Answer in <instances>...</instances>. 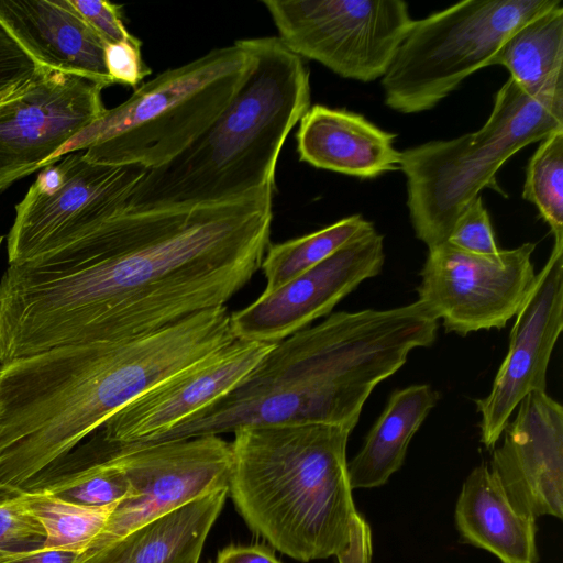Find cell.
<instances>
[{"label": "cell", "instance_id": "6da1fadb", "mask_svg": "<svg viewBox=\"0 0 563 563\" xmlns=\"http://www.w3.org/2000/svg\"><path fill=\"white\" fill-rule=\"evenodd\" d=\"M272 188L194 207L123 210L0 279V363L141 336L224 307L269 246Z\"/></svg>", "mask_w": 563, "mask_h": 563}, {"label": "cell", "instance_id": "7a4b0ae2", "mask_svg": "<svg viewBox=\"0 0 563 563\" xmlns=\"http://www.w3.org/2000/svg\"><path fill=\"white\" fill-rule=\"evenodd\" d=\"M233 340L220 307L133 339L0 364V485L21 489L131 401Z\"/></svg>", "mask_w": 563, "mask_h": 563}, {"label": "cell", "instance_id": "3957f363", "mask_svg": "<svg viewBox=\"0 0 563 563\" xmlns=\"http://www.w3.org/2000/svg\"><path fill=\"white\" fill-rule=\"evenodd\" d=\"M438 327L419 301L331 313L276 343L236 387L146 444L256 426L323 423L353 431L374 388L412 350L432 345Z\"/></svg>", "mask_w": 563, "mask_h": 563}, {"label": "cell", "instance_id": "277c9868", "mask_svg": "<svg viewBox=\"0 0 563 563\" xmlns=\"http://www.w3.org/2000/svg\"><path fill=\"white\" fill-rule=\"evenodd\" d=\"M351 432L323 423L234 431L229 493L250 529L301 562L372 563V530L347 473Z\"/></svg>", "mask_w": 563, "mask_h": 563}, {"label": "cell", "instance_id": "5b68a950", "mask_svg": "<svg viewBox=\"0 0 563 563\" xmlns=\"http://www.w3.org/2000/svg\"><path fill=\"white\" fill-rule=\"evenodd\" d=\"M242 41L250 64L232 99L183 152L145 172L125 210L218 203L274 189L283 145L310 108V74L277 36Z\"/></svg>", "mask_w": 563, "mask_h": 563}, {"label": "cell", "instance_id": "8992f818", "mask_svg": "<svg viewBox=\"0 0 563 563\" xmlns=\"http://www.w3.org/2000/svg\"><path fill=\"white\" fill-rule=\"evenodd\" d=\"M243 41L158 74L74 135L43 167L81 152L89 162L157 168L191 144L222 112L249 69Z\"/></svg>", "mask_w": 563, "mask_h": 563}, {"label": "cell", "instance_id": "52a82bcc", "mask_svg": "<svg viewBox=\"0 0 563 563\" xmlns=\"http://www.w3.org/2000/svg\"><path fill=\"white\" fill-rule=\"evenodd\" d=\"M561 129L563 92L531 96L508 78L481 129L400 152L416 236L428 249L446 242L459 216L484 188L500 191L496 174L514 154Z\"/></svg>", "mask_w": 563, "mask_h": 563}, {"label": "cell", "instance_id": "ba28073f", "mask_svg": "<svg viewBox=\"0 0 563 563\" xmlns=\"http://www.w3.org/2000/svg\"><path fill=\"white\" fill-rule=\"evenodd\" d=\"M560 0H465L413 20L382 77L400 113L435 107L471 74L493 65L510 35Z\"/></svg>", "mask_w": 563, "mask_h": 563}, {"label": "cell", "instance_id": "9c48e42d", "mask_svg": "<svg viewBox=\"0 0 563 563\" xmlns=\"http://www.w3.org/2000/svg\"><path fill=\"white\" fill-rule=\"evenodd\" d=\"M104 461L122 468L131 495L117 504L79 560L157 517L229 487L232 452L231 443L219 435L135 446L109 445L88 437L55 463L51 473L66 474Z\"/></svg>", "mask_w": 563, "mask_h": 563}, {"label": "cell", "instance_id": "30bf717a", "mask_svg": "<svg viewBox=\"0 0 563 563\" xmlns=\"http://www.w3.org/2000/svg\"><path fill=\"white\" fill-rule=\"evenodd\" d=\"M280 42L347 79L382 78L413 20L401 0H264Z\"/></svg>", "mask_w": 563, "mask_h": 563}, {"label": "cell", "instance_id": "8fae6325", "mask_svg": "<svg viewBox=\"0 0 563 563\" xmlns=\"http://www.w3.org/2000/svg\"><path fill=\"white\" fill-rule=\"evenodd\" d=\"M146 169L89 162L85 152L42 169L8 234V262L20 263L64 245L125 209Z\"/></svg>", "mask_w": 563, "mask_h": 563}, {"label": "cell", "instance_id": "7c38bea8", "mask_svg": "<svg viewBox=\"0 0 563 563\" xmlns=\"http://www.w3.org/2000/svg\"><path fill=\"white\" fill-rule=\"evenodd\" d=\"M534 243L482 255L448 242L429 249L417 287L418 300L446 332L505 328L536 278Z\"/></svg>", "mask_w": 563, "mask_h": 563}, {"label": "cell", "instance_id": "4fadbf2b", "mask_svg": "<svg viewBox=\"0 0 563 563\" xmlns=\"http://www.w3.org/2000/svg\"><path fill=\"white\" fill-rule=\"evenodd\" d=\"M102 87L41 67L0 102V190L38 168L106 110Z\"/></svg>", "mask_w": 563, "mask_h": 563}, {"label": "cell", "instance_id": "5bb4252c", "mask_svg": "<svg viewBox=\"0 0 563 563\" xmlns=\"http://www.w3.org/2000/svg\"><path fill=\"white\" fill-rule=\"evenodd\" d=\"M384 236L375 229L279 288L230 314L235 339L276 344L332 309L365 279L382 272Z\"/></svg>", "mask_w": 563, "mask_h": 563}, {"label": "cell", "instance_id": "9a60e30c", "mask_svg": "<svg viewBox=\"0 0 563 563\" xmlns=\"http://www.w3.org/2000/svg\"><path fill=\"white\" fill-rule=\"evenodd\" d=\"M515 317L508 351L490 391L475 400L486 449L495 448L520 401L547 388L549 362L563 329V244L554 243Z\"/></svg>", "mask_w": 563, "mask_h": 563}, {"label": "cell", "instance_id": "2e32d148", "mask_svg": "<svg viewBox=\"0 0 563 563\" xmlns=\"http://www.w3.org/2000/svg\"><path fill=\"white\" fill-rule=\"evenodd\" d=\"M275 344L234 339L131 401L89 437L109 445H142L228 394Z\"/></svg>", "mask_w": 563, "mask_h": 563}, {"label": "cell", "instance_id": "e0dca14e", "mask_svg": "<svg viewBox=\"0 0 563 563\" xmlns=\"http://www.w3.org/2000/svg\"><path fill=\"white\" fill-rule=\"evenodd\" d=\"M516 409L489 471L519 514L562 519L563 408L545 390H534Z\"/></svg>", "mask_w": 563, "mask_h": 563}, {"label": "cell", "instance_id": "ac0fdd59", "mask_svg": "<svg viewBox=\"0 0 563 563\" xmlns=\"http://www.w3.org/2000/svg\"><path fill=\"white\" fill-rule=\"evenodd\" d=\"M0 24L40 66L113 85L106 44L70 0H0Z\"/></svg>", "mask_w": 563, "mask_h": 563}, {"label": "cell", "instance_id": "d6986e66", "mask_svg": "<svg viewBox=\"0 0 563 563\" xmlns=\"http://www.w3.org/2000/svg\"><path fill=\"white\" fill-rule=\"evenodd\" d=\"M396 137L361 114L316 104L299 121L297 151L300 161L317 168L374 178L399 169Z\"/></svg>", "mask_w": 563, "mask_h": 563}, {"label": "cell", "instance_id": "ffe728a7", "mask_svg": "<svg viewBox=\"0 0 563 563\" xmlns=\"http://www.w3.org/2000/svg\"><path fill=\"white\" fill-rule=\"evenodd\" d=\"M454 519L462 540L484 549L501 563H538L536 519L519 514L482 463L467 475Z\"/></svg>", "mask_w": 563, "mask_h": 563}, {"label": "cell", "instance_id": "44dd1931", "mask_svg": "<svg viewBox=\"0 0 563 563\" xmlns=\"http://www.w3.org/2000/svg\"><path fill=\"white\" fill-rule=\"evenodd\" d=\"M229 487L151 520L78 563H195L221 512Z\"/></svg>", "mask_w": 563, "mask_h": 563}, {"label": "cell", "instance_id": "7402d4cb", "mask_svg": "<svg viewBox=\"0 0 563 563\" xmlns=\"http://www.w3.org/2000/svg\"><path fill=\"white\" fill-rule=\"evenodd\" d=\"M439 398L428 384L410 385L389 396L363 446L347 463L352 489L379 487L401 467L411 439Z\"/></svg>", "mask_w": 563, "mask_h": 563}, {"label": "cell", "instance_id": "603a6c76", "mask_svg": "<svg viewBox=\"0 0 563 563\" xmlns=\"http://www.w3.org/2000/svg\"><path fill=\"white\" fill-rule=\"evenodd\" d=\"M531 96L563 92V7L561 1L526 22L493 60Z\"/></svg>", "mask_w": 563, "mask_h": 563}, {"label": "cell", "instance_id": "cb8c5ba5", "mask_svg": "<svg viewBox=\"0 0 563 563\" xmlns=\"http://www.w3.org/2000/svg\"><path fill=\"white\" fill-rule=\"evenodd\" d=\"M374 229L371 221L353 214L307 235L269 244L261 264L266 279L264 292L279 288Z\"/></svg>", "mask_w": 563, "mask_h": 563}, {"label": "cell", "instance_id": "d4e9b609", "mask_svg": "<svg viewBox=\"0 0 563 563\" xmlns=\"http://www.w3.org/2000/svg\"><path fill=\"white\" fill-rule=\"evenodd\" d=\"M22 492L27 510L46 531L44 548L74 550L80 554L103 530L117 506H81L45 493Z\"/></svg>", "mask_w": 563, "mask_h": 563}, {"label": "cell", "instance_id": "484cf974", "mask_svg": "<svg viewBox=\"0 0 563 563\" xmlns=\"http://www.w3.org/2000/svg\"><path fill=\"white\" fill-rule=\"evenodd\" d=\"M21 490L45 493L76 505L102 507L129 497L131 485L122 468L104 461L66 474L36 477Z\"/></svg>", "mask_w": 563, "mask_h": 563}, {"label": "cell", "instance_id": "4316f807", "mask_svg": "<svg viewBox=\"0 0 563 563\" xmlns=\"http://www.w3.org/2000/svg\"><path fill=\"white\" fill-rule=\"evenodd\" d=\"M522 197L550 225L555 244H563V129L542 140L527 168Z\"/></svg>", "mask_w": 563, "mask_h": 563}, {"label": "cell", "instance_id": "83f0119b", "mask_svg": "<svg viewBox=\"0 0 563 563\" xmlns=\"http://www.w3.org/2000/svg\"><path fill=\"white\" fill-rule=\"evenodd\" d=\"M46 531L27 510L21 489L0 485V563L44 548Z\"/></svg>", "mask_w": 563, "mask_h": 563}, {"label": "cell", "instance_id": "f1b7e54d", "mask_svg": "<svg viewBox=\"0 0 563 563\" xmlns=\"http://www.w3.org/2000/svg\"><path fill=\"white\" fill-rule=\"evenodd\" d=\"M446 242L474 254L489 255L500 250L481 195L459 216Z\"/></svg>", "mask_w": 563, "mask_h": 563}, {"label": "cell", "instance_id": "f546056e", "mask_svg": "<svg viewBox=\"0 0 563 563\" xmlns=\"http://www.w3.org/2000/svg\"><path fill=\"white\" fill-rule=\"evenodd\" d=\"M41 67L0 24V102L21 90Z\"/></svg>", "mask_w": 563, "mask_h": 563}, {"label": "cell", "instance_id": "4dcf8cb0", "mask_svg": "<svg viewBox=\"0 0 563 563\" xmlns=\"http://www.w3.org/2000/svg\"><path fill=\"white\" fill-rule=\"evenodd\" d=\"M141 41H124L104 45V64L113 84L136 89L151 69L141 56Z\"/></svg>", "mask_w": 563, "mask_h": 563}, {"label": "cell", "instance_id": "1f68e13d", "mask_svg": "<svg viewBox=\"0 0 563 563\" xmlns=\"http://www.w3.org/2000/svg\"><path fill=\"white\" fill-rule=\"evenodd\" d=\"M70 2L104 44L137 38L126 30L122 21L121 5L102 0H70Z\"/></svg>", "mask_w": 563, "mask_h": 563}, {"label": "cell", "instance_id": "d6a6232c", "mask_svg": "<svg viewBox=\"0 0 563 563\" xmlns=\"http://www.w3.org/2000/svg\"><path fill=\"white\" fill-rule=\"evenodd\" d=\"M217 563H280L267 548L261 545L228 547L221 550Z\"/></svg>", "mask_w": 563, "mask_h": 563}, {"label": "cell", "instance_id": "836d02e7", "mask_svg": "<svg viewBox=\"0 0 563 563\" xmlns=\"http://www.w3.org/2000/svg\"><path fill=\"white\" fill-rule=\"evenodd\" d=\"M80 552L67 549L42 548L4 563H78Z\"/></svg>", "mask_w": 563, "mask_h": 563}, {"label": "cell", "instance_id": "e575fe53", "mask_svg": "<svg viewBox=\"0 0 563 563\" xmlns=\"http://www.w3.org/2000/svg\"><path fill=\"white\" fill-rule=\"evenodd\" d=\"M2 240H3V236H0V245H1V243H2Z\"/></svg>", "mask_w": 563, "mask_h": 563}, {"label": "cell", "instance_id": "d590c367", "mask_svg": "<svg viewBox=\"0 0 563 563\" xmlns=\"http://www.w3.org/2000/svg\"><path fill=\"white\" fill-rule=\"evenodd\" d=\"M195 563H198V562H195Z\"/></svg>", "mask_w": 563, "mask_h": 563}, {"label": "cell", "instance_id": "8d00e7d4", "mask_svg": "<svg viewBox=\"0 0 563 563\" xmlns=\"http://www.w3.org/2000/svg\"><path fill=\"white\" fill-rule=\"evenodd\" d=\"M217 563V562H216Z\"/></svg>", "mask_w": 563, "mask_h": 563}]
</instances>
